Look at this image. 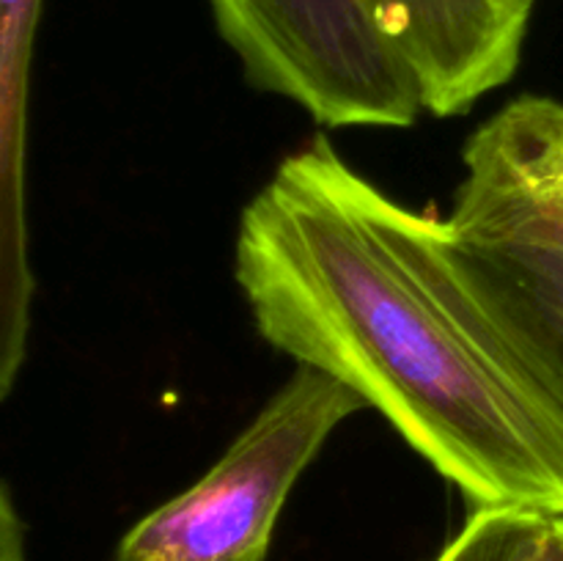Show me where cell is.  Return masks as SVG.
<instances>
[{
	"mask_svg": "<svg viewBox=\"0 0 563 561\" xmlns=\"http://www.w3.org/2000/svg\"><path fill=\"white\" fill-rule=\"evenodd\" d=\"M234 278L269 346L346 385L471 509L563 517V374L449 218L313 135L242 209Z\"/></svg>",
	"mask_w": 563,
	"mask_h": 561,
	"instance_id": "cell-1",
	"label": "cell"
},
{
	"mask_svg": "<svg viewBox=\"0 0 563 561\" xmlns=\"http://www.w3.org/2000/svg\"><path fill=\"white\" fill-rule=\"evenodd\" d=\"M245 77L322 127H410L421 91L368 0H209Z\"/></svg>",
	"mask_w": 563,
	"mask_h": 561,
	"instance_id": "cell-3",
	"label": "cell"
},
{
	"mask_svg": "<svg viewBox=\"0 0 563 561\" xmlns=\"http://www.w3.org/2000/svg\"><path fill=\"white\" fill-rule=\"evenodd\" d=\"M462 242L563 374V251L520 242Z\"/></svg>",
	"mask_w": 563,
	"mask_h": 561,
	"instance_id": "cell-7",
	"label": "cell"
},
{
	"mask_svg": "<svg viewBox=\"0 0 563 561\" xmlns=\"http://www.w3.org/2000/svg\"><path fill=\"white\" fill-rule=\"evenodd\" d=\"M451 226L471 242L563 251V102L522 94L465 141Z\"/></svg>",
	"mask_w": 563,
	"mask_h": 561,
	"instance_id": "cell-4",
	"label": "cell"
},
{
	"mask_svg": "<svg viewBox=\"0 0 563 561\" xmlns=\"http://www.w3.org/2000/svg\"><path fill=\"white\" fill-rule=\"evenodd\" d=\"M0 561H25V526L3 482H0Z\"/></svg>",
	"mask_w": 563,
	"mask_h": 561,
	"instance_id": "cell-9",
	"label": "cell"
},
{
	"mask_svg": "<svg viewBox=\"0 0 563 561\" xmlns=\"http://www.w3.org/2000/svg\"><path fill=\"white\" fill-rule=\"evenodd\" d=\"M44 0H0V402L27 358L36 275L27 223L31 77Z\"/></svg>",
	"mask_w": 563,
	"mask_h": 561,
	"instance_id": "cell-6",
	"label": "cell"
},
{
	"mask_svg": "<svg viewBox=\"0 0 563 561\" xmlns=\"http://www.w3.org/2000/svg\"><path fill=\"white\" fill-rule=\"evenodd\" d=\"M363 407L339 380L297 366L218 462L143 515L110 561H264L297 479Z\"/></svg>",
	"mask_w": 563,
	"mask_h": 561,
	"instance_id": "cell-2",
	"label": "cell"
},
{
	"mask_svg": "<svg viewBox=\"0 0 563 561\" xmlns=\"http://www.w3.org/2000/svg\"><path fill=\"white\" fill-rule=\"evenodd\" d=\"M528 561H563V517H542Z\"/></svg>",
	"mask_w": 563,
	"mask_h": 561,
	"instance_id": "cell-10",
	"label": "cell"
},
{
	"mask_svg": "<svg viewBox=\"0 0 563 561\" xmlns=\"http://www.w3.org/2000/svg\"><path fill=\"white\" fill-rule=\"evenodd\" d=\"M515 3H520V6H522V9L533 11V6H537V0H515Z\"/></svg>",
	"mask_w": 563,
	"mask_h": 561,
	"instance_id": "cell-11",
	"label": "cell"
},
{
	"mask_svg": "<svg viewBox=\"0 0 563 561\" xmlns=\"http://www.w3.org/2000/svg\"><path fill=\"white\" fill-rule=\"evenodd\" d=\"M410 66L423 110L467 113L515 77L533 11L515 0H368Z\"/></svg>",
	"mask_w": 563,
	"mask_h": 561,
	"instance_id": "cell-5",
	"label": "cell"
},
{
	"mask_svg": "<svg viewBox=\"0 0 563 561\" xmlns=\"http://www.w3.org/2000/svg\"><path fill=\"white\" fill-rule=\"evenodd\" d=\"M542 517L522 509H471L434 561H528Z\"/></svg>",
	"mask_w": 563,
	"mask_h": 561,
	"instance_id": "cell-8",
	"label": "cell"
}]
</instances>
